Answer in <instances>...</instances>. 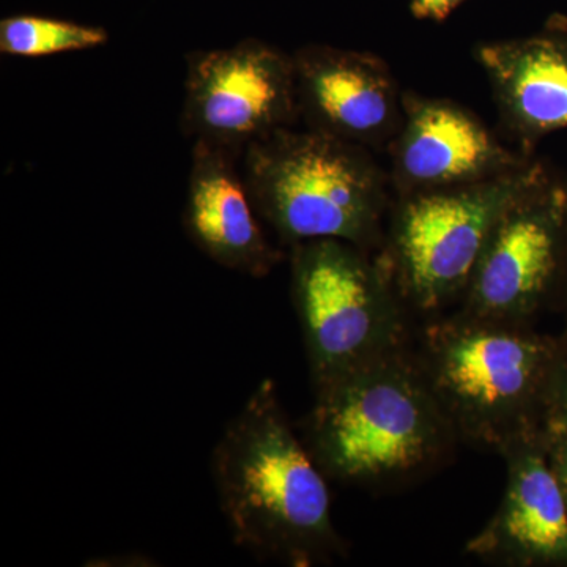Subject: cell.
Listing matches in <instances>:
<instances>
[{
	"instance_id": "ac0fdd59",
	"label": "cell",
	"mask_w": 567,
	"mask_h": 567,
	"mask_svg": "<svg viewBox=\"0 0 567 567\" xmlns=\"http://www.w3.org/2000/svg\"><path fill=\"white\" fill-rule=\"evenodd\" d=\"M566 185H567V181H566ZM565 260L567 262V219H566V256H565Z\"/></svg>"
},
{
	"instance_id": "6da1fadb",
	"label": "cell",
	"mask_w": 567,
	"mask_h": 567,
	"mask_svg": "<svg viewBox=\"0 0 567 567\" xmlns=\"http://www.w3.org/2000/svg\"><path fill=\"white\" fill-rule=\"evenodd\" d=\"M212 476L238 547L295 567L344 555L327 475L293 431L274 380L260 382L224 429Z\"/></svg>"
},
{
	"instance_id": "8992f818",
	"label": "cell",
	"mask_w": 567,
	"mask_h": 567,
	"mask_svg": "<svg viewBox=\"0 0 567 567\" xmlns=\"http://www.w3.org/2000/svg\"><path fill=\"white\" fill-rule=\"evenodd\" d=\"M546 174L528 162L487 181L405 194L386 267L405 305L435 312L464 295L496 223Z\"/></svg>"
},
{
	"instance_id": "7a4b0ae2",
	"label": "cell",
	"mask_w": 567,
	"mask_h": 567,
	"mask_svg": "<svg viewBox=\"0 0 567 567\" xmlns=\"http://www.w3.org/2000/svg\"><path fill=\"white\" fill-rule=\"evenodd\" d=\"M456 439L405 349L317 390L303 440L327 477L382 484L431 468Z\"/></svg>"
},
{
	"instance_id": "5bb4252c",
	"label": "cell",
	"mask_w": 567,
	"mask_h": 567,
	"mask_svg": "<svg viewBox=\"0 0 567 567\" xmlns=\"http://www.w3.org/2000/svg\"><path fill=\"white\" fill-rule=\"evenodd\" d=\"M110 33L96 25L14 14L0 21V52L13 58H48L63 52L104 47Z\"/></svg>"
},
{
	"instance_id": "52a82bcc",
	"label": "cell",
	"mask_w": 567,
	"mask_h": 567,
	"mask_svg": "<svg viewBox=\"0 0 567 567\" xmlns=\"http://www.w3.org/2000/svg\"><path fill=\"white\" fill-rule=\"evenodd\" d=\"M300 115L292 55L262 40L186 58L182 132L244 156Z\"/></svg>"
},
{
	"instance_id": "3957f363",
	"label": "cell",
	"mask_w": 567,
	"mask_h": 567,
	"mask_svg": "<svg viewBox=\"0 0 567 567\" xmlns=\"http://www.w3.org/2000/svg\"><path fill=\"white\" fill-rule=\"evenodd\" d=\"M559 358L525 323L461 315L429 328L417 361L457 439L503 454L543 434Z\"/></svg>"
},
{
	"instance_id": "2e32d148",
	"label": "cell",
	"mask_w": 567,
	"mask_h": 567,
	"mask_svg": "<svg viewBox=\"0 0 567 567\" xmlns=\"http://www.w3.org/2000/svg\"><path fill=\"white\" fill-rule=\"evenodd\" d=\"M547 443V456L558 477L559 486L567 503V434L544 435Z\"/></svg>"
},
{
	"instance_id": "9c48e42d",
	"label": "cell",
	"mask_w": 567,
	"mask_h": 567,
	"mask_svg": "<svg viewBox=\"0 0 567 567\" xmlns=\"http://www.w3.org/2000/svg\"><path fill=\"white\" fill-rule=\"evenodd\" d=\"M292 58L298 107L309 128L361 147L398 134L404 100L382 59L327 44H309Z\"/></svg>"
},
{
	"instance_id": "277c9868",
	"label": "cell",
	"mask_w": 567,
	"mask_h": 567,
	"mask_svg": "<svg viewBox=\"0 0 567 567\" xmlns=\"http://www.w3.org/2000/svg\"><path fill=\"white\" fill-rule=\"evenodd\" d=\"M244 177L260 218L282 245L379 244L386 208L385 175L365 147L292 126L254 142Z\"/></svg>"
},
{
	"instance_id": "5b68a950",
	"label": "cell",
	"mask_w": 567,
	"mask_h": 567,
	"mask_svg": "<svg viewBox=\"0 0 567 567\" xmlns=\"http://www.w3.org/2000/svg\"><path fill=\"white\" fill-rule=\"evenodd\" d=\"M292 298L315 390L406 349L405 301L382 262L333 238L292 246Z\"/></svg>"
},
{
	"instance_id": "e0dca14e",
	"label": "cell",
	"mask_w": 567,
	"mask_h": 567,
	"mask_svg": "<svg viewBox=\"0 0 567 567\" xmlns=\"http://www.w3.org/2000/svg\"><path fill=\"white\" fill-rule=\"evenodd\" d=\"M465 0H412L410 9L420 20L443 21Z\"/></svg>"
},
{
	"instance_id": "7c38bea8",
	"label": "cell",
	"mask_w": 567,
	"mask_h": 567,
	"mask_svg": "<svg viewBox=\"0 0 567 567\" xmlns=\"http://www.w3.org/2000/svg\"><path fill=\"white\" fill-rule=\"evenodd\" d=\"M238 156L194 142L183 226L194 245L227 270L264 278L281 260L268 240Z\"/></svg>"
},
{
	"instance_id": "4fadbf2b",
	"label": "cell",
	"mask_w": 567,
	"mask_h": 567,
	"mask_svg": "<svg viewBox=\"0 0 567 567\" xmlns=\"http://www.w3.org/2000/svg\"><path fill=\"white\" fill-rule=\"evenodd\" d=\"M503 121L524 144L567 130V25L477 47Z\"/></svg>"
},
{
	"instance_id": "ba28073f",
	"label": "cell",
	"mask_w": 567,
	"mask_h": 567,
	"mask_svg": "<svg viewBox=\"0 0 567 567\" xmlns=\"http://www.w3.org/2000/svg\"><path fill=\"white\" fill-rule=\"evenodd\" d=\"M567 185L546 174L496 223L468 284L462 315L524 323L566 256Z\"/></svg>"
},
{
	"instance_id": "9a60e30c",
	"label": "cell",
	"mask_w": 567,
	"mask_h": 567,
	"mask_svg": "<svg viewBox=\"0 0 567 567\" xmlns=\"http://www.w3.org/2000/svg\"><path fill=\"white\" fill-rule=\"evenodd\" d=\"M567 434V354H561L548 401L544 435Z\"/></svg>"
},
{
	"instance_id": "30bf717a",
	"label": "cell",
	"mask_w": 567,
	"mask_h": 567,
	"mask_svg": "<svg viewBox=\"0 0 567 567\" xmlns=\"http://www.w3.org/2000/svg\"><path fill=\"white\" fill-rule=\"evenodd\" d=\"M527 163L465 107L405 96L393 148L395 183L404 196L487 181Z\"/></svg>"
},
{
	"instance_id": "8fae6325",
	"label": "cell",
	"mask_w": 567,
	"mask_h": 567,
	"mask_svg": "<svg viewBox=\"0 0 567 567\" xmlns=\"http://www.w3.org/2000/svg\"><path fill=\"white\" fill-rule=\"evenodd\" d=\"M502 456L505 494L495 516L466 544V554L514 567L567 563V503L544 432L507 447Z\"/></svg>"
}]
</instances>
